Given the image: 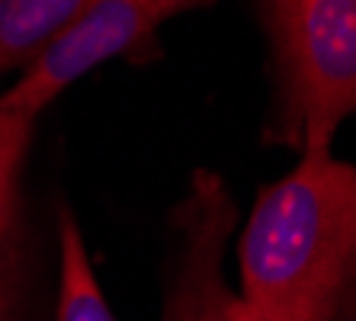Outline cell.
I'll return each mask as SVG.
<instances>
[{"mask_svg":"<svg viewBox=\"0 0 356 321\" xmlns=\"http://www.w3.org/2000/svg\"><path fill=\"white\" fill-rule=\"evenodd\" d=\"M58 251H61V286H58V321H116L109 312L106 296L99 292L93 267L87 260L81 228L74 215L61 212L58 228Z\"/></svg>","mask_w":356,"mask_h":321,"instance_id":"52a82bcc","label":"cell"},{"mask_svg":"<svg viewBox=\"0 0 356 321\" xmlns=\"http://www.w3.org/2000/svg\"><path fill=\"white\" fill-rule=\"evenodd\" d=\"M270 42L276 113L270 139L331 151L356 113V0H254Z\"/></svg>","mask_w":356,"mask_h":321,"instance_id":"7a4b0ae2","label":"cell"},{"mask_svg":"<svg viewBox=\"0 0 356 321\" xmlns=\"http://www.w3.org/2000/svg\"><path fill=\"white\" fill-rule=\"evenodd\" d=\"M234 199L218 173L196 171L174 212V260L161 321H264L225 280V251L234 231Z\"/></svg>","mask_w":356,"mask_h":321,"instance_id":"3957f363","label":"cell"},{"mask_svg":"<svg viewBox=\"0 0 356 321\" xmlns=\"http://www.w3.org/2000/svg\"><path fill=\"white\" fill-rule=\"evenodd\" d=\"M33 116L0 107V321H13L19 286V177L33 139Z\"/></svg>","mask_w":356,"mask_h":321,"instance_id":"5b68a950","label":"cell"},{"mask_svg":"<svg viewBox=\"0 0 356 321\" xmlns=\"http://www.w3.org/2000/svg\"><path fill=\"white\" fill-rule=\"evenodd\" d=\"M90 3L93 0H0V75L39 61Z\"/></svg>","mask_w":356,"mask_h":321,"instance_id":"8992f818","label":"cell"},{"mask_svg":"<svg viewBox=\"0 0 356 321\" xmlns=\"http://www.w3.org/2000/svg\"><path fill=\"white\" fill-rule=\"evenodd\" d=\"M238 264L264 321H356V167L302 155L257 196Z\"/></svg>","mask_w":356,"mask_h":321,"instance_id":"6da1fadb","label":"cell"},{"mask_svg":"<svg viewBox=\"0 0 356 321\" xmlns=\"http://www.w3.org/2000/svg\"><path fill=\"white\" fill-rule=\"evenodd\" d=\"M206 3L212 0H93L87 13L0 97V107L35 119L65 87L90 75L97 65L129 55L145 45L161 23Z\"/></svg>","mask_w":356,"mask_h":321,"instance_id":"277c9868","label":"cell"}]
</instances>
